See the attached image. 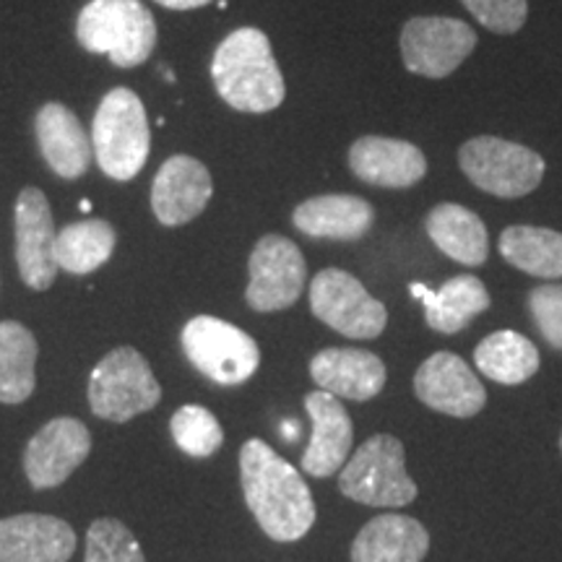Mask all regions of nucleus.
<instances>
[{"label":"nucleus","instance_id":"1","mask_svg":"<svg viewBox=\"0 0 562 562\" xmlns=\"http://www.w3.org/2000/svg\"><path fill=\"white\" fill-rule=\"evenodd\" d=\"M245 503L273 542H297L313 529L315 503L305 480L263 440H248L240 451Z\"/></svg>","mask_w":562,"mask_h":562},{"label":"nucleus","instance_id":"2","mask_svg":"<svg viewBox=\"0 0 562 562\" xmlns=\"http://www.w3.org/2000/svg\"><path fill=\"white\" fill-rule=\"evenodd\" d=\"M211 79L232 110L252 115L277 110L286 97L271 40L256 26H243L222 40L211 60Z\"/></svg>","mask_w":562,"mask_h":562},{"label":"nucleus","instance_id":"3","mask_svg":"<svg viewBox=\"0 0 562 562\" xmlns=\"http://www.w3.org/2000/svg\"><path fill=\"white\" fill-rule=\"evenodd\" d=\"M76 37L87 53L108 55L117 68H136L157 47V21L140 0H89Z\"/></svg>","mask_w":562,"mask_h":562},{"label":"nucleus","instance_id":"4","mask_svg":"<svg viewBox=\"0 0 562 562\" xmlns=\"http://www.w3.org/2000/svg\"><path fill=\"white\" fill-rule=\"evenodd\" d=\"M91 146L100 170L117 182H128L149 159L151 133L144 102L136 91L117 87L104 94L94 112Z\"/></svg>","mask_w":562,"mask_h":562},{"label":"nucleus","instance_id":"5","mask_svg":"<svg viewBox=\"0 0 562 562\" xmlns=\"http://www.w3.org/2000/svg\"><path fill=\"white\" fill-rule=\"evenodd\" d=\"M461 172L497 199H524L542 186L547 161L529 146L497 136H474L459 149Z\"/></svg>","mask_w":562,"mask_h":562},{"label":"nucleus","instance_id":"6","mask_svg":"<svg viewBox=\"0 0 562 562\" xmlns=\"http://www.w3.org/2000/svg\"><path fill=\"white\" fill-rule=\"evenodd\" d=\"M339 490L349 501L372 508H402L417 497V484L406 474L404 446L391 435H375L344 463Z\"/></svg>","mask_w":562,"mask_h":562},{"label":"nucleus","instance_id":"7","mask_svg":"<svg viewBox=\"0 0 562 562\" xmlns=\"http://www.w3.org/2000/svg\"><path fill=\"white\" fill-rule=\"evenodd\" d=\"M161 385L138 349L117 347L97 364L89 378V406L97 417L131 422L154 409Z\"/></svg>","mask_w":562,"mask_h":562},{"label":"nucleus","instance_id":"8","mask_svg":"<svg viewBox=\"0 0 562 562\" xmlns=\"http://www.w3.org/2000/svg\"><path fill=\"white\" fill-rule=\"evenodd\" d=\"M182 349L201 375L220 385H240L250 381L261 364L256 339L232 323L214 315H195L182 328Z\"/></svg>","mask_w":562,"mask_h":562},{"label":"nucleus","instance_id":"9","mask_svg":"<svg viewBox=\"0 0 562 562\" xmlns=\"http://www.w3.org/2000/svg\"><path fill=\"white\" fill-rule=\"evenodd\" d=\"M311 311L328 328L349 339H378L389 311L364 290L362 281L341 269H323L311 284Z\"/></svg>","mask_w":562,"mask_h":562},{"label":"nucleus","instance_id":"10","mask_svg":"<svg viewBox=\"0 0 562 562\" xmlns=\"http://www.w3.org/2000/svg\"><path fill=\"white\" fill-rule=\"evenodd\" d=\"M398 47L409 74L440 81L474 53L476 32L461 19L414 16L404 24Z\"/></svg>","mask_w":562,"mask_h":562},{"label":"nucleus","instance_id":"11","mask_svg":"<svg viewBox=\"0 0 562 562\" xmlns=\"http://www.w3.org/2000/svg\"><path fill=\"white\" fill-rule=\"evenodd\" d=\"M248 273L245 300L258 313H279L292 307L307 281V266L300 248L281 235H266L256 243Z\"/></svg>","mask_w":562,"mask_h":562},{"label":"nucleus","instance_id":"12","mask_svg":"<svg viewBox=\"0 0 562 562\" xmlns=\"http://www.w3.org/2000/svg\"><path fill=\"white\" fill-rule=\"evenodd\" d=\"M16 263L24 284L34 292L50 290L58 277L55 261V222L47 195L40 188H24L16 199Z\"/></svg>","mask_w":562,"mask_h":562},{"label":"nucleus","instance_id":"13","mask_svg":"<svg viewBox=\"0 0 562 562\" xmlns=\"http://www.w3.org/2000/svg\"><path fill=\"white\" fill-rule=\"evenodd\" d=\"M89 451L91 435L83 422L74 417L47 422L24 451L26 480L34 490L58 487L87 461Z\"/></svg>","mask_w":562,"mask_h":562},{"label":"nucleus","instance_id":"14","mask_svg":"<svg viewBox=\"0 0 562 562\" xmlns=\"http://www.w3.org/2000/svg\"><path fill=\"white\" fill-rule=\"evenodd\" d=\"M414 393L435 412L467 419L484 409L487 391L472 368L453 351H435L414 375Z\"/></svg>","mask_w":562,"mask_h":562},{"label":"nucleus","instance_id":"15","mask_svg":"<svg viewBox=\"0 0 562 562\" xmlns=\"http://www.w3.org/2000/svg\"><path fill=\"white\" fill-rule=\"evenodd\" d=\"M214 182L206 165L188 154H175L159 167L151 182V209L159 224L180 227L209 206Z\"/></svg>","mask_w":562,"mask_h":562},{"label":"nucleus","instance_id":"16","mask_svg":"<svg viewBox=\"0 0 562 562\" xmlns=\"http://www.w3.org/2000/svg\"><path fill=\"white\" fill-rule=\"evenodd\" d=\"M349 170L375 188H412L427 175V159L412 140L362 136L349 146Z\"/></svg>","mask_w":562,"mask_h":562},{"label":"nucleus","instance_id":"17","mask_svg":"<svg viewBox=\"0 0 562 562\" xmlns=\"http://www.w3.org/2000/svg\"><path fill=\"white\" fill-rule=\"evenodd\" d=\"M76 531L55 516L21 513L0 518V562H68Z\"/></svg>","mask_w":562,"mask_h":562},{"label":"nucleus","instance_id":"18","mask_svg":"<svg viewBox=\"0 0 562 562\" xmlns=\"http://www.w3.org/2000/svg\"><path fill=\"white\" fill-rule=\"evenodd\" d=\"M305 409L313 419V438L302 456V469L311 476H331L349 461L355 427L339 398L326 391H313L305 396Z\"/></svg>","mask_w":562,"mask_h":562},{"label":"nucleus","instance_id":"19","mask_svg":"<svg viewBox=\"0 0 562 562\" xmlns=\"http://www.w3.org/2000/svg\"><path fill=\"white\" fill-rule=\"evenodd\" d=\"M311 375L321 391L349 402H368L385 385V364L368 349H323L313 357Z\"/></svg>","mask_w":562,"mask_h":562},{"label":"nucleus","instance_id":"20","mask_svg":"<svg viewBox=\"0 0 562 562\" xmlns=\"http://www.w3.org/2000/svg\"><path fill=\"white\" fill-rule=\"evenodd\" d=\"M34 128H37L42 157L58 178L79 180L81 175H87L94 146L74 110L60 102H47L37 112Z\"/></svg>","mask_w":562,"mask_h":562},{"label":"nucleus","instance_id":"21","mask_svg":"<svg viewBox=\"0 0 562 562\" xmlns=\"http://www.w3.org/2000/svg\"><path fill=\"white\" fill-rule=\"evenodd\" d=\"M294 227L302 235L318 240L351 243L368 235L375 224V209L370 201L349 193H328L302 201L292 214Z\"/></svg>","mask_w":562,"mask_h":562},{"label":"nucleus","instance_id":"22","mask_svg":"<svg viewBox=\"0 0 562 562\" xmlns=\"http://www.w3.org/2000/svg\"><path fill=\"white\" fill-rule=\"evenodd\" d=\"M430 537L417 518L385 513L372 518L351 544V562H422Z\"/></svg>","mask_w":562,"mask_h":562},{"label":"nucleus","instance_id":"23","mask_svg":"<svg viewBox=\"0 0 562 562\" xmlns=\"http://www.w3.org/2000/svg\"><path fill=\"white\" fill-rule=\"evenodd\" d=\"M412 297L425 305V321L438 334H459L472 323L476 315L490 307V292L472 273L448 279L438 292L427 290L425 284L409 286Z\"/></svg>","mask_w":562,"mask_h":562},{"label":"nucleus","instance_id":"24","mask_svg":"<svg viewBox=\"0 0 562 562\" xmlns=\"http://www.w3.org/2000/svg\"><path fill=\"white\" fill-rule=\"evenodd\" d=\"M425 229L438 250L461 266H482L490 256L487 227L474 211L459 203H438L425 220Z\"/></svg>","mask_w":562,"mask_h":562},{"label":"nucleus","instance_id":"25","mask_svg":"<svg viewBox=\"0 0 562 562\" xmlns=\"http://www.w3.org/2000/svg\"><path fill=\"white\" fill-rule=\"evenodd\" d=\"M501 256L531 277L562 279V232L513 224L501 235Z\"/></svg>","mask_w":562,"mask_h":562},{"label":"nucleus","instance_id":"26","mask_svg":"<svg viewBox=\"0 0 562 562\" xmlns=\"http://www.w3.org/2000/svg\"><path fill=\"white\" fill-rule=\"evenodd\" d=\"M37 339L16 321L0 323V402L24 404L34 393Z\"/></svg>","mask_w":562,"mask_h":562},{"label":"nucleus","instance_id":"27","mask_svg":"<svg viewBox=\"0 0 562 562\" xmlns=\"http://www.w3.org/2000/svg\"><path fill=\"white\" fill-rule=\"evenodd\" d=\"M115 243V227L104 220L68 224L55 237V261H58V269L81 277L108 263Z\"/></svg>","mask_w":562,"mask_h":562},{"label":"nucleus","instance_id":"28","mask_svg":"<svg viewBox=\"0 0 562 562\" xmlns=\"http://www.w3.org/2000/svg\"><path fill=\"white\" fill-rule=\"evenodd\" d=\"M482 375L503 385L526 383L539 370V349L516 331H495L474 349Z\"/></svg>","mask_w":562,"mask_h":562},{"label":"nucleus","instance_id":"29","mask_svg":"<svg viewBox=\"0 0 562 562\" xmlns=\"http://www.w3.org/2000/svg\"><path fill=\"white\" fill-rule=\"evenodd\" d=\"M170 430L180 451L193 456V459H209V456L220 451L224 442L222 425L206 406H180L172 414Z\"/></svg>","mask_w":562,"mask_h":562},{"label":"nucleus","instance_id":"30","mask_svg":"<svg viewBox=\"0 0 562 562\" xmlns=\"http://www.w3.org/2000/svg\"><path fill=\"white\" fill-rule=\"evenodd\" d=\"M87 562H146L138 539L115 518H97L87 531Z\"/></svg>","mask_w":562,"mask_h":562},{"label":"nucleus","instance_id":"31","mask_svg":"<svg viewBox=\"0 0 562 562\" xmlns=\"http://www.w3.org/2000/svg\"><path fill=\"white\" fill-rule=\"evenodd\" d=\"M461 3L484 30L495 34L521 32L526 16H529L526 0H461Z\"/></svg>","mask_w":562,"mask_h":562},{"label":"nucleus","instance_id":"32","mask_svg":"<svg viewBox=\"0 0 562 562\" xmlns=\"http://www.w3.org/2000/svg\"><path fill=\"white\" fill-rule=\"evenodd\" d=\"M529 311L544 341L562 351V284H542L531 290Z\"/></svg>","mask_w":562,"mask_h":562},{"label":"nucleus","instance_id":"33","mask_svg":"<svg viewBox=\"0 0 562 562\" xmlns=\"http://www.w3.org/2000/svg\"><path fill=\"white\" fill-rule=\"evenodd\" d=\"M157 3L172 11H193V9H201V5H209L211 0H157Z\"/></svg>","mask_w":562,"mask_h":562},{"label":"nucleus","instance_id":"34","mask_svg":"<svg viewBox=\"0 0 562 562\" xmlns=\"http://www.w3.org/2000/svg\"><path fill=\"white\" fill-rule=\"evenodd\" d=\"M297 432H300L297 422H284V425H281V435H284L286 440H294V438H297Z\"/></svg>","mask_w":562,"mask_h":562}]
</instances>
